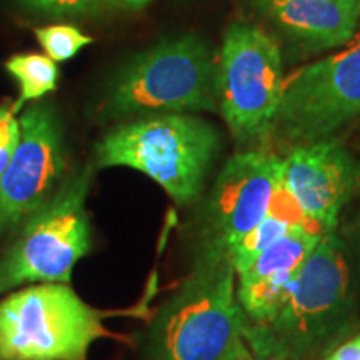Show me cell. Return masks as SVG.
Returning <instances> with one entry per match:
<instances>
[{
	"mask_svg": "<svg viewBox=\"0 0 360 360\" xmlns=\"http://www.w3.org/2000/svg\"><path fill=\"white\" fill-rule=\"evenodd\" d=\"M355 323L352 270L344 242L323 233L272 319L245 323V344L255 360H322Z\"/></svg>",
	"mask_w": 360,
	"mask_h": 360,
	"instance_id": "obj_1",
	"label": "cell"
},
{
	"mask_svg": "<svg viewBox=\"0 0 360 360\" xmlns=\"http://www.w3.org/2000/svg\"><path fill=\"white\" fill-rule=\"evenodd\" d=\"M236 269L227 255L197 252L193 269L150 328V360H224L242 339Z\"/></svg>",
	"mask_w": 360,
	"mask_h": 360,
	"instance_id": "obj_2",
	"label": "cell"
},
{
	"mask_svg": "<svg viewBox=\"0 0 360 360\" xmlns=\"http://www.w3.org/2000/svg\"><path fill=\"white\" fill-rule=\"evenodd\" d=\"M220 150L214 125L186 114L148 115L112 130L97 143V167H130L150 177L179 205L204 191Z\"/></svg>",
	"mask_w": 360,
	"mask_h": 360,
	"instance_id": "obj_3",
	"label": "cell"
},
{
	"mask_svg": "<svg viewBox=\"0 0 360 360\" xmlns=\"http://www.w3.org/2000/svg\"><path fill=\"white\" fill-rule=\"evenodd\" d=\"M98 110L103 120L155 112L219 110L217 60L195 35L162 40L117 72Z\"/></svg>",
	"mask_w": 360,
	"mask_h": 360,
	"instance_id": "obj_4",
	"label": "cell"
},
{
	"mask_svg": "<svg viewBox=\"0 0 360 360\" xmlns=\"http://www.w3.org/2000/svg\"><path fill=\"white\" fill-rule=\"evenodd\" d=\"M69 283H34L0 299V360H87L94 342L114 337Z\"/></svg>",
	"mask_w": 360,
	"mask_h": 360,
	"instance_id": "obj_5",
	"label": "cell"
},
{
	"mask_svg": "<svg viewBox=\"0 0 360 360\" xmlns=\"http://www.w3.org/2000/svg\"><path fill=\"white\" fill-rule=\"evenodd\" d=\"M92 165H85L22 224L0 257V295L25 283H69L74 267L90 252L92 225L87 197Z\"/></svg>",
	"mask_w": 360,
	"mask_h": 360,
	"instance_id": "obj_6",
	"label": "cell"
},
{
	"mask_svg": "<svg viewBox=\"0 0 360 360\" xmlns=\"http://www.w3.org/2000/svg\"><path fill=\"white\" fill-rule=\"evenodd\" d=\"M282 87V53L276 40L257 25H229L217 60V107L238 143L272 135Z\"/></svg>",
	"mask_w": 360,
	"mask_h": 360,
	"instance_id": "obj_7",
	"label": "cell"
},
{
	"mask_svg": "<svg viewBox=\"0 0 360 360\" xmlns=\"http://www.w3.org/2000/svg\"><path fill=\"white\" fill-rule=\"evenodd\" d=\"M360 115V34L344 51L283 79L272 135L299 146L330 139Z\"/></svg>",
	"mask_w": 360,
	"mask_h": 360,
	"instance_id": "obj_8",
	"label": "cell"
},
{
	"mask_svg": "<svg viewBox=\"0 0 360 360\" xmlns=\"http://www.w3.org/2000/svg\"><path fill=\"white\" fill-rule=\"evenodd\" d=\"M282 180V159L245 150L225 162L207 199L199 224V252L227 255L229 250L269 212Z\"/></svg>",
	"mask_w": 360,
	"mask_h": 360,
	"instance_id": "obj_9",
	"label": "cell"
},
{
	"mask_svg": "<svg viewBox=\"0 0 360 360\" xmlns=\"http://www.w3.org/2000/svg\"><path fill=\"white\" fill-rule=\"evenodd\" d=\"M20 142L0 175V236L15 231L56 193L65 169L60 117L51 102L20 117Z\"/></svg>",
	"mask_w": 360,
	"mask_h": 360,
	"instance_id": "obj_10",
	"label": "cell"
},
{
	"mask_svg": "<svg viewBox=\"0 0 360 360\" xmlns=\"http://www.w3.org/2000/svg\"><path fill=\"white\" fill-rule=\"evenodd\" d=\"M359 182V165L332 137L295 147L282 159V184L323 233L335 232L340 210Z\"/></svg>",
	"mask_w": 360,
	"mask_h": 360,
	"instance_id": "obj_11",
	"label": "cell"
},
{
	"mask_svg": "<svg viewBox=\"0 0 360 360\" xmlns=\"http://www.w3.org/2000/svg\"><path fill=\"white\" fill-rule=\"evenodd\" d=\"M260 15L309 49H330L354 39L357 0H254Z\"/></svg>",
	"mask_w": 360,
	"mask_h": 360,
	"instance_id": "obj_12",
	"label": "cell"
},
{
	"mask_svg": "<svg viewBox=\"0 0 360 360\" xmlns=\"http://www.w3.org/2000/svg\"><path fill=\"white\" fill-rule=\"evenodd\" d=\"M323 233L312 227L292 229L285 236L269 245L257 259L238 274V282H252L276 272H299L312 250L321 242Z\"/></svg>",
	"mask_w": 360,
	"mask_h": 360,
	"instance_id": "obj_13",
	"label": "cell"
},
{
	"mask_svg": "<svg viewBox=\"0 0 360 360\" xmlns=\"http://www.w3.org/2000/svg\"><path fill=\"white\" fill-rule=\"evenodd\" d=\"M4 67L19 84V98L13 103V112L20 110L25 103L40 101L57 87L58 67L42 53H15L7 58Z\"/></svg>",
	"mask_w": 360,
	"mask_h": 360,
	"instance_id": "obj_14",
	"label": "cell"
},
{
	"mask_svg": "<svg viewBox=\"0 0 360 360\" xmlns=\"http://www.w3.org/2000/svg\"><path fill=\"white\" fill-rule=\"evenodd\" d=\"M34 34L40 47L53 62L70 60L72 57H75L82 51L85 45H89L94 40L77 27L67 24L37 27Z\"/></svg>",
	"mask_w": 360,
	"mask_h": 360,
	"instance_id": "obj_15",
	"label": "cell"
},
{
	"mask_svg": "<svg viewBox=\"0 0 360 360\" xmlns=\"http://www.w3.org/2000/svg\"><path fill=\"white\" fill-rule=\"evenodd\" d=\"M24 11L52 19H84L103 11V0H13Z\"/></svg>",
	"mask_w": 360,
	"mask_h": 360,
	"instance_id": "obj_16",
	"label": "cell"
},
{
	"mask_svg": "<svg viewBox=\"0 0 360 360\" xmlns=\"http://www.w3.org/2000/svg\"><path fill=\"white\" fill-rule=\"evenodd\" d=\"M20 142V124L12 107H0V175L7 169Z\"/></svg>",
	"mask_w": 360,
	"mask_h": 360,
	"instance_id": "obj_17",
	"label": "cell"
},
{
	"mask_svg": "<svg viewBox=\"0 0 360 360\" xmlns=\"http://www.w3.org/2000/svg\"><path fill=\"white\" fill-rule=\"evenodd\" d=\"M322 360H360V334L342 340Z\"/></svg>",
	"mask_w": 360,
	"mask_h": 360,
	"instance_id": "obj_18",
	"label": "cell"
},
{
	"mask_svg": "<svg viewBox=\"0 0 360 360\" xmlns=\"http://www.w3.org/2000/svg\"><path fill=\"white\" fill-rule=\"evenodd\" d=\"M224 360H255V357L254 354H252V350L249 349V345L245 344L244 337H242V339H238L236 344H233L231 352L227 354V357Z\"/></svg>",
	"mask_w": 360,
	"mask_h": 360,
	"instance_id": "obj_19",
	"label": "cell"
},
{
	"mask_svg": "<svg viewBox=\"0 0 360 360\" xmlns=\"http://www.w3.org/2000/svg\"><path fill=\"white\" fill-rule=\"evenodd\" d=\"M119 2H122V4H125V6H129V7L141 8V7L146 6V4L150 2V0H119Z\"/></svg>",
	"mask_w": 360,
	"mask_h": 360,
	"instance_id": "obj_20",
	"label": "cell"
},
{
	"mask_svg": "<svg viewBox=\"0 0 360 360\" xmlns=\"http://www.w3.org/2000/svg\"><path fill=\"white\" fill-rule=\"evenodd\" d=\"M355 245H357V259H359V274H360V227L357 232V238H355Z\"/></svg>",
	"mask_w": 360,
	"mask_h": 360,
	"instance_id": "obj_21",
	"label": "cell"
},
{
	"mask_svg": "<svg viewBox=\"0 0 360 360\" xmlns=\"http://www.w3.org/2000/svg\"><path fill=\"white\" fill-rule=\"evenodd\" d=\"M357 11H359V25H360V0H357Z\"/></svg>",
	"mask_w": 360,
	"mask_h": 360,
	"instance_id": "obj_22",
	"label": "cell"
},
{
	"mask_svg": "<svg viewBox=\"0 0 360 360\" xmlns=\"http://www.w3.org/2000/svg\"><path fill=\"white\" fill-rule=\"evenodd\" d=\"M269 360H278V359H269Z\"/></svg>",
	"mask_w": 360,
	"mask_h": 360,
	"instance_id": "obj_23",
	"label": "cell"
}]
</instances>
